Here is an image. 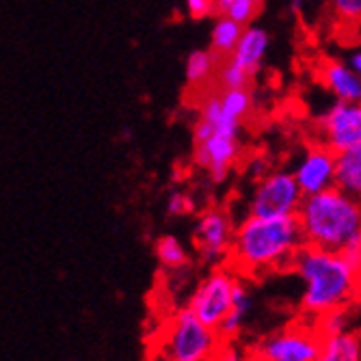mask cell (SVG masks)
Listing matches in <instances>:
<instances>
[{
  "label": "cell",
  "mask_w": 361,
  "mask_h": 361,
  "mask_svg": "<svg viewBox=\"0 0 361 361\" xmlns=\"http://www.w3.org/2000/svg\"><path fill=\"white\" fill-rule=\"evenodd\" d=\"M221 342L223 338L214 326L186 305L169 320L158 348L165 361H210Z\"/></svg>",
  "instance_id": "4"
},
{
  "label": "cell",
  "mask_w": 361,
  "mask_h": 361,
  "mask_svg": "<svg viewBox=\"0 0 361 361\" xmlns=\"http://www.w3.org/2000/svg\"><path fill=\"white\" fill-rule=\"evenodd\" d=\"M350 320H353V314L350 310H334V312H326L322 314L320 318H316V326L322 338L326 336H336V334H342V331H348L350 329Z\"/></svg>",
  "instance_id": "23"
},
{
  "label": "cell",
  "mask_w": 361,
  "mask_h": 361,
  "mask_svg": "<svg viewBox=\"0 0 361 361\" xmlns=\"http://www.w3.org/2000/svg\"><path fill=\"white\" fill-rule=\"evenodd\" d=\"M316 76L324 91L340 102H361V76L342 59H320Z\"/></svg>",
  "instance_id": "12"
},
{
  "label": "cell",
  "mask_w": 361,
  "mask_h": 361,
  "mask_svg": "<svg viewBox=\"0 0 361 361\" xmlns=\"http://www.w3.org/2000/svg\"><path fill=\"white\" fill-rule=\"evenodd\" d=\"M305 3L307 0H290V7H292V11H299Z\"/></svg>",
  "instance_id": "31"
},
{
  "label": "cell",
  "mask_w": 361,
  "mask_h": 361,
  "mask_svg": "<svg viewBox=\"0 0 361 361\" xmlns=\"http://www.w3.org/2000/svg\"><path fill=\"white\" fill-rule=\"evenodd\" d=\"M243 279L240 273H236L229 264L214 267L200 283L195 286L188 307L200 316L206 324L219 329V324L225 320V316L232 310L234 292L238 281Z\"/></svg>",
  "instance_id": "6"
},
{
  "label": "cell",
  "mask_w": 361,
  "mask_h": 361,
  "mask_svg": "<svg viewBox=\"0 0 361 361\" xmlns=\"http://www.w3.org/2000/svg\"><path fill=\"white\" fill-rule=\"evenodd\" d=\"M245 28L247 26H243L229 16H214L212 30H210V50L216 52L221 59L232 56L243 39Z\"/></svg>",
  "instance_id": "17"
},
{
  "label": "cell",
  "mask_w": 361,
  "mask_h": 361,
  "mask_svg": "<svg viewBox=\"0 0 361 361\" xmlns=\"http://www.w3.org/2000/svg\"><path fill=\"white\" fill-rule=\"evenodd\" d=\"M316 361H361V334L348 329L322 338Z\"/></svg>",
  "instance_id": "15"
},
{
  "label": "cell",
  "mask_w": 361,
  "mask_h": 361,
  "mask_svg": "<svg viewBox=\"0 0 361 361\" xmlns=\"http://www.w3.org/2000/svg\"><path fill=\"white\" fill-rule=\"evenodd\" d=\"M301 290V314L320 318L334 310H350L361 297V273L344 257V253L305 245L292 262Z\"/></svg>",
  "instance_id": "2"
},
{
  "label": "cell",
  "mask_w": 361,
  "mask_h": 361,
  "mask_svg": "<svg viewBox=\"0 0 361 361\" xmlns=\"http://www.w3.org/2000/svg\"><path fill=\"white\" fill-rule=\"evenodd\" d=\"M221 56L208 50H192L186 59V82L192 89H202L206 85H216V72L221 65Z\"/></svg>",
  "instance_id": "16"
},
{
  "label": "cell",
  "mask_w": 361,
  "mask_h": 361,
  "mask_svg": "<svg viewBox=\"0 0 361 361\" xmlns=\"http://www.w3.org/2000/svg\"><path fill=\"white\" fill-rule=\"evenodd\" d=\"M271 48V35L267 28H262L257 24H249L243 32V39L234 54L229 56L234 63H238L243 70H247L253 78L262 70V63H264L267 54Z\"/></svg>",
  "instance_id": "13"
},
{
  "label": "cell",
  "mask_w": 361,
  "mask_h": 361,
  "mask_svg": "<svg viewBox=\"0 0 361 361\" xmlns=\"http://www.w3.org/2000/svg\"><path fill=\"white\" fill-rule=\"evenodd\" d=\"M223 117L229 121L243 123L253 111V93L251 89H219Z\"/></svg>",
  "instance_id": "19"
},
{
  "label": "cell",
  "mask_w": 361,
  "mask_h": 361,
  "mask_svg": "<svg viewBox=\"0 0 361 361\" xmlns=\"http://www.w3.org/2000/svg\"><path fill=\"white\" fill-rule=\"evenodd\" d=\"M318 141L342 154L361 143V102H340L334 104L316 119Z\"/></svg>",
  "instance_id": "10"
},
{
  "label": "cell",
  "mask_w": 361,
  "mask_h": 361,
  "mask_svg": "<svg viewBox=\"0 0 361 361\" xmlns=\"http://www.w3.org/2000/svg\"><path fill=\"white\" fill-rule=\"evenodd\" d=\"M234 0H214V9H216V16H227V11L232 9Z\"/></svg>",
  "instance_id": "29"
},
{
  "label": "cell",
  "mask_w": 361,
  "mask_h": 361,
  "mask_svg": "<svg viewBox=\"0 0 361 361\" xmlns=\"http://www.w3.org/2000/svg\"><path fill=\"white\" fill-rule=\"evenodd\" d=\"M346 61L353 65V70L361 76V46H359V48H355V50L348 54V59H346Z\"/></svg>",
  "instance_id": "28"
},
{
  "label": "cell",
  "mask_w": 361,
  "mask_h": 361,
  "mask_svg": "<svg viewBox=\"0 0 361 361\" xmlns=\"http://www.w3.org/2000/svg\"><path fill=\"white\" fill-rule=\"evenodd\" d=\"M243 361H267V359L262 357L255 348H251V350H247V353H245V359H243Z\"/></svg>",
  "instance_id": "30"
},
{
  "label": "cell",
  "mask_w": 361,
  "mask_h": 361,
  "mask_svg": "<svg viewBox=\"0 0 361 361\" xmlns=\"http://www.w3.org/2000/svg\"><path fill=\"white\" fill-rule=\"evenodd\" d=\"M292 173L305 197L338 186V154L322 143L310 145L299 156Z\"/></svg>",
  "instance_id": "11"
},
{
  "label": "cell",
  "mask_w": 361,
  "mask_h": 361,
  "mask_svg": "<svg viewBox=\"0 0 361 361\" xmlns=\"http://www.w3.org/2000/svg\"><path fill=\"white\" fill-rule=\"evenodd\" d=\"M305 247L301 223L294 216L245 214L236 225L229 267L245 279H257L292 269L294 257Z\"/></svg>",
  "instance_id": "1"
},
{
  "label": "cell",
  "mask_w": 361,
  "mask_h": 361,
  "mask_svg": "<svg viewBox=\"0 0 361 361\" xmlns=\"http://www.w3.org/2000/svg\"><path fill=\"white\" fill-rule=\"evenodd\" d=\"M322 336L312 318H301L262 340L255 350L267 361H316Z\"/></svg>",
  "instance_id": "8"
},
{
  "label": "cell",
  "mask_w": 361,
  "mask_h": 361,
  "mask_svg": "<svg viewBox=\"0 0 361 361\" xmlns=\"http://www.w3.org/2000/svg\"><path fill=\"white\" fill-rule=\"evenodd\" d=\"M329 13L342 28H361V0H329Z\"/></svg>",
  "instance_id": "22"
},
{
  "label": "cell",
  "mask_w": 361,
  "mask_h": 361,
  "mask_svg": "<svg viewBox=\"0 0 361 361\" xmlns=\"http://www.w3.org/2000/svg\"><path fill=\"white\" fill-rule=\"evenodd\" d=\"M240 152V130H214L208 139L195 143L192 160L212 184H223L234 171Z\"/></svg>",
  "instance_id": "9"
},
{
  "label": "cell",
  "mask_w": 361,
  "mask_h": 361,
  "mask_svg": "<svg viewBox=\"0 0 361 361\" xmlns=\"http://www.w3.org/2000/svg\"><path fill=\"white\" fill-rule=\"evenodd\" d=\"M253 310V294L245 281V277L238 281L236 286V292H234V303H232V310L225 316V320L219 324V336L223 340H238V336L243 334L245 324L249 320V314Z\"/></svg>",
  "instance_id": "14"
},
{
  "label": "cell",
  "mask_w": 361,
  "mask_h": 361,
  "mask_svg": "<svg viewBox=\"0 0 361 361\" xmlns=\"http://www.w3.org/2000/svg\"><path fill=\"white\" fill-rule=\"evenodd\" d=\"M186 11L192 20H206L216 16L214 0H186Z\"/></svg>",
  "instance_id": "27"
},
{
  "label": "cell",
  "mask_w": 361,
  "mask_h": 361,
  "mask_svg": "<svg viewBox=\"0 0 361 361\" xmlns=\"http://www.w3.org/2000/svg\"><path fill=\"white\" fill-rule=\"evenodd\" d=\"M156 257L162 267H165L167 271H182L186 264H188V249L184 247V243L178 238V236H160L156 240Z\"/></svg>",
  "instance_id": "20"
},
{
  "label": "cell",
  "mask_w": 361,
  "mask_h": 361,
  "mask_svg": "<svg viewBox=\"0 0 361 361\" xmlns=\"http://www.w3.org/2000/svg\"><path fill=\"white\" fill-rule=\"evenodd\" d=\"M195 212V200L184 192V190H173L169 197H167V214L169 216H188Z\"/></svg>",
  "instance_id": "25"
},
{
  "label": "cell",
  "mask_w": 361,
  "mask_h": 361,
  "mask_svg": "<svg viewBox=\"0 0 361 361\" xmlns=\"http://www.w3.org/2000/svg\"><path fill=\"white\" fill-rule=\"evenodd\" d=\"M297 219L310 247L342 253L361 243V202L340 186L307 195Z\"/></svg>",
  "instance_id": "3"
},
{
  "label": "cell",
  "mask_w": 361,
  "mask_h": 361,
  "mask_svg": "<svg viewBox=\"0 0 361 361\" xmlns=\"http://www.w3.org/2000/svg\"><path fill=\"white\" fill-rule=\"evenodd\" d=\"M338 186L361 202V143L338 154Z\"/></svg>",
  "instance_id": "18"
},
{
  "label": "cell",
  "mask_w": 361,
  "mask_h": 361,
  "mask_svg": "<svg viewBox=\"0 0 361 361\" xmlns=\"http://www.w3.org/2000/svg\"><path fill=\"white\" fill-rule=\"evenodd\" d=\"M357 331H359V334H361V324H359V329H357Z\"/></svg>",
  "instance_id": "32"
},
{
  "label": "cell",
  "mask_w": 361,
  "mask_h": 361,
  "mask_svg": "<svg viewBox=\"0 0 361 361\" xmlns=\"http://www.w3.org/2000/svg\"><path fill=\"white\" fill-rule=\"evenodd\" d=\"M245 353L247 350L238 346V340H223L210 361H243Z\"/></svg>",
  "instance_id": "26"
},
{
  "label": "cell",
  "mask_w": 361,
  "mask_h": 361,
  "mask_svg": "<svg viewBox=\"0 0 361 361\" xmlns=\"http://www.w3.org/2000/svg\"><path fill=\"white\" fill-rule=\"evenodd\" d=\"M305 192L288 169L264 171L247 197V214L255 216H294L301 210Z\"/></svg>",
  "instance_id": "5"
},
{
  "label": "cell",
  "mask_w": 361,
  "mask_h": 361,
  "mask_svg": "<svg viewBox=\"0 0 361 361\" xmlns=\"http://www.w3.org/2000/svg\"><path fill=\"white\" fill-rule=\"evenodd\" d=\"M262 5H264V0H234V5L227 11V16L240 22L243 26H249L257 18Z\"/></svg>",
  "instance_id": "24"
},
{
  "label": "cell",
  "mask_w": 361,
  "mask_h": 361,
  "mask_svg": "<svg viewBox=\"0 0 361 361\" xmlns=\"http://www.w3.org/2000/svg\"><path fill=\"white\" fill-rule=\"evenodd\" d=\"M253 76L243 70L238 63H234L232 59H223L216 72V87L219 89H251Z\"/></svg>",
  "instance_id": "21"
},
{
  "label": "cell",
  "mask_w": 361,
  "mask_h": 361,
  "mask_svg": "<svg viewBox=\"0 0 361 361\" xmlns=\"http://www.w3.org/2000/svg\"><path fill=\"white\" fill-rule=\"evenodd\" d=\"M236 225L238 223H234L232 214L225 208H206L197 216L192 243L204 264L212 269L229 264V255H232L236 238Z\"/></svg>",
  "instance_id": "7"
}]
</instances>
